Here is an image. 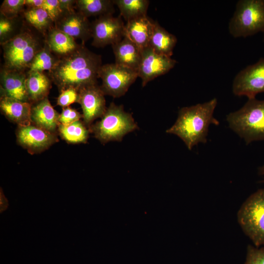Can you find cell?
<instances>
[{"label":"cell","instance_id":"6da1fadb","mask_svg":"<svg viewBox=\"0 0 264 264\" xmlns=\"http://www.w3.org/2000/svg\"><path fill=\"white\" fill-rule=\"evenodd\" d=\"M102 65L101 56L90 51L82 43L73 52L58 58L48 74L60 92L69 88L78 90L97 83Z\"/></svg>","mask_w":264,"mask_h":264},{"label":"cell","instance_id":"7a4b0ae2","mask_svg":"<svg viewBox=\"0 0 264 264\" xmlns=\"http://www.w3.org/2000/svg\"><path fill=\"white\" fill-rule=\"evenodd\" d=\"M217 103V99L214 98L203 103L181 108L176 121L166 132L179 137L189 150L199 143H205L210 125L220 124L214 117Z\"/></svg>","mask_w":264,"mask_h":264},{"label":"cell","instance_id":"3957f363","mask_svg":"<svg viewBox=\"0 0 264 264\" xmlns=\"http://www.w3.org/2000/svg\"><path fill=\"white\" fill-rule=\"evenodd\" d=\"M226 120L247 144L264 140V100L248 99L240 109L229 113Z\"/></svg>","mask_w":264,"mask_h":264},{"label":"cell","instance_id":"277c9868","mask_svg":"<svg viewBox=\"0 0 264 264\" xmlns=\"http://www.w3.org/2000/svg\"><path fill=\"white\" fill-rule=\"evenodd\" d=\"M138 129L132 114L124 110L122 105L112 102L101 120L89 128L94 137L101 143L122 140L127 134Z\"/></svg>","mask_w":264,"mask_h":264},{"label":"cell","instance_id":"5b68a950","mask_svg":"<svg viewBox=\"0 0 264 264\" xmlns=\"http://www.w3.org/2000/svg\"><path fill=\"white\" fill-rule=\"evenodd\" d=\"M234 38L264 32V0H240L228 24Z\"/></svg>","mask_w":264,"mask_h":264},{"label":"cell","instance_id":"8992f818","mask_svg":"<svg viewBox=\"0 0 264 264\" xmlns=\"http://www.w3.org/2000/svg\"><path fill=\"white\" fill-rule=\"evenodd\" d=\"M237 220L254 246H264V188L257 190L245 199L238 211Z\"/></svg>","mask_w":264,"mask_h":264},{"label":"cell","instance_id":"52a82bcc","mask_svg":"<svg viewBox=\"0 0 264 264\" xmlns=\"http://www.w3.org/2000/svg\"><path fill=\"white\" fill-rule=\"evenodd\" d=\"M5 68L23 72L29 68L41 49L38 40L31 33L24 32L1 44Z\"/></svg>","mask_w":264,"mask_h":264},{"label":"cell","instance_id":"ba28073f","mask_svg":"<svg viewBox=\"0 0 264 264\" xmlns=\"http://www.w3.org/2000/svg\"><path fill=\"white\" fill-rule=\"evenodd\" d=\"M137 77V71L116 63L102 65L98 72L105 95L114 98L124 95Z\"/></svg>","mask_w":264,"mask_h":264},{"label":"cell","instance_id":"9c48e42d","mask_svg":"<svg viewBox=\"0 0 264 264\" xmlns=\"http://www.w3.org/2000/svg\"><path fill=\"white\" fill-rule=\"evenodd\" d=\"M232 91L238 96H245L248 99L264 92V58L249 65L239 72L232 84Z\"/></svg>","mask_w":264,"mask_h":264},{"label":"cell","instance_id":"30bf717a","mask_svg":"<svg viewBox=\"0 0 264 264\" xmlns=\"http://www.w3.org/2000/svg\"><path fill=\"white\" fill-rule=\"evenodd\" d=\"M125 24L121 17L112 14L100 16L91 23L92 45L101 47L112 45L124 37Z\"/></svg>","mask_w":264,"mask_h":264},{"label":"cell","instance_id":"8fae6325","mask_svg":"<svg viewBox=\"0 0 264 264\" xmlns=\"http://www.w3.org/2000/svg\"><path fill=\"white\" fill-rule=\"evenodd\" d=\"M78 93L77 103L82 109L83 122L89 128L93 121L101 118L107 109L105 94L97 83L81 88Z\"/></svg>","mask_w":264,"mask_h":264},{"label":"cell","instance_id":"7c38bea8","mask_svg":"<svg viewBox=\"0 0 264 264\" xmlns=\"http://www.w3.org/2000/svg\"><path fill=\"white\" fill-rule=\"evenodd\" d=\"M176 64V60L155 52L149 46L142 49L137 71L138 77L142 80V87L154 78L168 73Z\"/></svg>","mask_w":264,"mask_h":264},{"label":"cell","instance_id":"4fadbf2b","mask_svg":"<svg viewBox=\"0 0 264 264\" xmlns=\"http://www.w3.org/2000/svg\"><path fill=\"white\" fill-rule=\"evenodd\" d=\"M16 135L18 143L31 154L43 152L58 141L57 133L49 132L32 124L18 126Z\"/></svg>","mask_w":264,"mask_h":264},{"label":"cell","instance_id":"5bb4252c","mask_svg":"<svg viewBox=\"0 0 264 264\" xmlns=\"http://www.w3.org/2000/svg\"><path fill=\"white\" fill-rule=\"evenodd\" d=\"M55 22L57 28L83 43L91 38V23L78 11L63 14Z\"/></svg>","mask_w":264,"mask_h":264},{"label":"cell","instance_id":"9a60e30c","mask_svg":"<svg viewBox=\"0 0 264 264\" xmlns=\"http://www.w3.org/2000/svg\"><path fill=\"white\" fill-rule=\"evenodd\" d=\"M26 77L23 72L2 68L0 72L1 95L29 102L25 85Z\"/></svg>","mask_w":264,"mask_h":264},{"label":"cell","instance_id":"2e32d148","mask_svg":"<svg viewBox=\"0 0 264 264\" xmlns=\"http://www.w3.org/2000/svg\"><path fill=\"white\" fill-rule=\"evenodd\" d=\"M59 116L60 114L52 107L47 97L32 105V124L49 132L57 133Z\"/></svg>","mask_w":264,"mask_h":264},{"label":"cell","instance_id":"e0dca14e","mask_svg":"<svg viewBox=\"0 0 264 264\" xmlns=\"http://www.w3.org/2000/svg\"><path fill=\"white\" fill-rule=\"evenodd\" d=\"M154 25L147 15L129 21L125 24L124 37L142 50L149 45Z\"/></svg>","mask_w":264,"mask_h":264},{"label":"cell","instance_id":"ac0fdd59","mask_svg":"<svg viewBox=\"0 0 264 264\" xmlns=\"http://www.w3.org/2000/svg\"><path fill=\"white\" fill-rule=\"evenodd\" d=\"M32 104L0 95V109L1 113L10 121L18 126H27L32 124L31 111Z\"/></svg>","mask_w":264,"mask_h":264},{"label":"cell","instance_id":"d6986e66","mask_svg":"<svg viewBox=\"0 0 264 264\" xmlns=\"http://www.w3.org/2000/svg\"><path fill=\"white\" fill-rule=\"evenodd\" d=\"M111 46L115 63L138 71L142 57V49L125 37Z\"/></svg>","mask_w":264,"mask_h":264},{"label":"cell","instance_id":"ffe728a7","mask_svg":"<svg viewBox=\"0 0 264 264\" xmlns=\"http://www.w3.org/2000/svg\"><path fill=\"white\" fill-rule=\"evenodd\" d=\"M25 85L29 102L33 104L47 97L51 80L44 72L28 71Z\"/></svg>","mask_w":264,"mask_h":264},{"label":"cell","instance_id":"44dd1931","mask_svg":"<svg viewBox=\"0 0 264 264\" xmlns=\"http://www.w3.org/2000/svg\"><path fill=\"white\" fill-rule=\"evenodd\" d=\"M46 44L51 51L60 57L74 51L79 46L75 39L57 28L50 29L47 36Z\"/></svg>","mask_w":264,"mask_h":264},{"label":"cell","instance_id":"7402d4cb","mask_svg":"<svg viewBox=\"0 0 264 264\" xmlns=\"http://www.w3.org/2000/svg\"><path fill=\"white\" fill-rule=\"evenodd\" d=\"M176 37L155 22L149 46L155 52L169 57L172 56L176 44Z\"/></svg>","mask_w":264,"mask_h":264},{"label":"cell","instance_id":"603a6c76","mask_svg":"<svg viewBox=\"0 0 264 264\" xmlns=\"http://www.w3.org/2000/svg\"><path fill=\"white\" fill-rule=\"evenodd\" d=\"M113 0H77L76 6L78 11L87 18L113 14L115 11Z\"/></svg>","mask_w":264,"mask_h":264},{"label":"cell","instance_id":"cb8c5ba5","mask_svg":"<svg viewBox=\"0 0 264 264\" xmlns=\"http://www.w3.org/2000/svg\"><path fill=\"white\" fill-rule=\"evenodd\" d=\"M89 132V128L80 120L66 125L60 124L58 129L61 138L70 144L86 143Z\"/></svg>","mask_w":264,"mask_h":264},{"label":"cell","instance_id":"d4e9b609","mask_svg":"<svg viewBox=\"0 0 264 264\" xmlns=\"http://www.w3.org/2000/svg\"><path fill=\"white\" fill-rule=\"evenodd\" d=\"M113 2L126 22L147 16L150 3L148 0H113Z\"/></svg>","mask_w":264,"mask_h":264},{"label":"cell","instance_id":"484cf974","mask_svg":"<svg viewBox=\"0 0 264 264\" xmlns=\"http://www.w3.org/2000/svg\"><path fill=\"white\" fill-rule=\"evenodd\" d=\"M58 59V58H56L54 56L47 45L45 44L36 55L28 68V71H49L55 66Z\"/></svg>","mask_w":264,"mask_h":264},{"label":"cell","instance_id":"4316f807","mask_svg":"<svg viewBox=\"0 0 264 264\" xmlns=\"http://www.w3.org/2000/svg\"><path fill=\"white\" fill-rule=\"evenodd\" d=\"M24 16L31 25L40 31L45 30L53 22L47 12L42 8H28Z\"/></svg>","mask_w":264,"mask_h":264},{"label":"cell","instance_id":"83f0119b","mask_svg":"<svg viewBox=\"0 0 264 264\" xmlns=\"http://www.w3.org/2000/svg\"><path fill=\"white\" fill-rule=\"evenodd\" d=\"M25 0H4L0 6L1 15L13 19L22 11Z\"/></svg>","mask_w":264,"mask_h":264},{"label":"cell","instance_id":"f1b7e54d","mask_svg":"<svg viewBox=\"0 0 264 264\" xmlns=\"http://www.w3.org/2000/svg\"><path fill=\"white\" fill-rule=\"evenodd\" d=\"M244 264H264V246L248 245Z\"/></svg>","mask_w":264,"mask_h":264},{"label":"cell","instance_id":"f546056e","mask_svg":"<svg viewBox=\"0 0 264 264\" xmlns=\"http://www.w3.org/2000/svg\"><path fill=\"white\" fill-rule=\"evenodd\" d=\"M78 90L75 88H69L60 92L57 98V104L63 108L69 106L78 101Z\"/></svg>","mask_w":264,"mask_h":264},{"label":"cell","instance_id":"4dcf8cb0","mask_svg":"<svg viewBox=\"0 0 264 264\" xmlns=\"http://www.w3.org/2000/svg\"><path fill=\"white\" fill-rule=\"evenodd\" d=\"M82 118H83L82 114L75 109L67 107L63 108L62 111L60 114L59 121L60 124L66 125L80 120Z\"/></svg>","mask_w":264,"mask_h":264},{"label":"cell","instance_id":"1f68e13d","mask_svg":"<svg viewBox=\"0 0 264 264\" xmlns=\"http://www.w3.org/2000/svg\"><path fill=\"white\" fill-rule=\"evenodd\" d=\"M42 8L47 12L52 22H56L63 14L59 0H44Z\"/></svg>","mask_w":264,"mask_h":264},{"label":"cell","instance_id":"d6a6232c","mask_svg":"<svg viewBox=\"0 0 264 264\" xmlns=\"http://www.w3.org/2000/svg\"><path fill=\"white\" fill-rule=\"evenodd\" d=\"M12 19L7 18L1 15L0 19V37L2 44L6 41V38L11 33L13 30Z\"/></svg>","mask_w":264,"mask_h":264},{"label":"cell","instance_id":"836d02e7","mask_svg":"<svg viewBox=\"0 0 264 264\" xmlns=\"http://www.w3.org/2000/svg\"><path fill=\"white\" fill-rule=\"evenodd\" d=\"M60 7L63 14L74 12V6H76V0H59Z\"/></svg>","mask_w":264,"mask_h":264},{"label":"cell","instance_id":"e575fe53","mask_svg":"<svg viewBox=\"0 0 264 264\" xmlns=\"http://www.w3.org/2000/svg\"><path fill=\"white\" fill-rule=\"evenodd\" d=\"M44 0H25V5L29 8H42Z\"/></svg>","mask_w":264,"mask_h":264},{"label":"cell","instance_id":"d590c367","mask_svg":"<svg viewBox=\"0 0 264 264\" xmlns=\"http://www.w3.org/2000/svg\"><path fill=\"white\" fill-rule=\"evenodd\" d=\"M259 173L260 174L264 176V165L259 168Z\"/></svg>","mask_w":264,"mask_h":264}]
</instances>
